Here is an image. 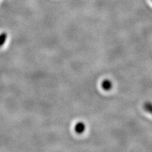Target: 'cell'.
<instances>
[{
    "instance_id": "6da1fadb",
    "label": "cell",
    "mask_w": 152,
    "mask_h": 152,
    "mask_svg": "<svg viewBox=\"0 0 152 152\" xmlns=\"http://www.w3.org/2000/svg\"><path fill=\"white\" fill-rule=\"evenodd\" d=\"M84 129H85V126L83 123L79 122L75 125V131L77 133H79V134H81V133H83L84 132Z\"/></svg>"
},
{
    "instance_id": "7a4b0ae2",
    "label": "cell",
    "mask_w": 152,
    "mask_h": 152,
    "mask_svg": "<svg viewBox=\"0 0 152 152\" xmlns=\"http://www.w3.org/2000/svg\"><path fill=\"white\" fill-rule=\"evenodd\" d=\"M7 38V33L3 32L2 34H0V47L2 46L4 42H5Z\"/></svg>"
},
{
    "instance_id": "3957f363",
    "label": "cell",
    "mask_w": 152,
    "mask_h": 152,
    "mask_svg": "<svg viewBox=\"0 0 152 152\" xmlns=\"http://www.w3.org/2000/svg\"><path fill=\"white\" fill-rule=\"evenodd\" d=\"M111 84L108 81V80H107V81H104L103 83V86L104 88H105L106 89H110L111 88Z\"/></svg>"
}]
</instances>
